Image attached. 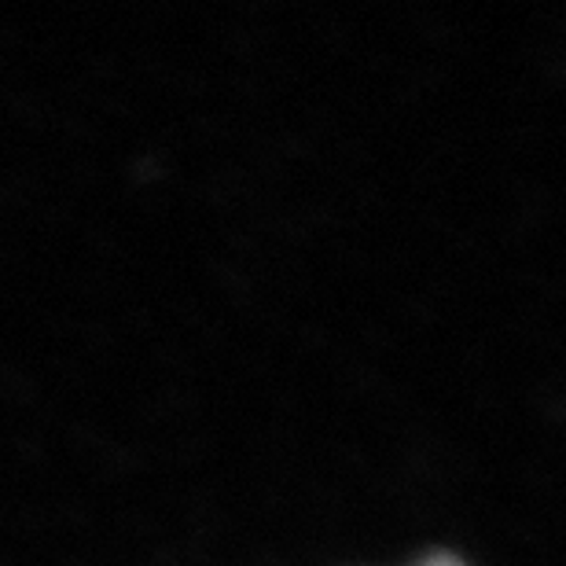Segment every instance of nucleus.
Listing matches in <instances>:
<instances>
[{"label": "nucleus", "mask_w": 566, "mask_h": 566, "mask_svg": "<svg viewBox=\"0 0 566 566\" xmlns=\"http://www.w3.org/2000/svg\"><path fill=\"white\" fill-rule=\"evenodd\" d=\"M423 566H463V563H457V559H446V556H438V559H430V563H423Z\"/></svg>", "instance_id": "1"}]
</instances>
